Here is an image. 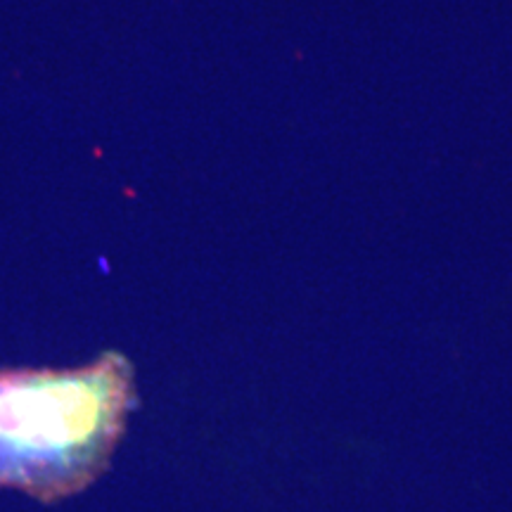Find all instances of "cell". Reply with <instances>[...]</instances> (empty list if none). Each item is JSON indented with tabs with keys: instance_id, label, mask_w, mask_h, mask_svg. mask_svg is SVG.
I'll use <instances>...</instances> for the list:
<instances>
[{
	"instance_id": "6da1fadb",
	"label": "cell",
	"mask_w": 512,
	"mask_h": 512,
	"mask_svg": "<svg viewBox=\"0 0 512 512\" xmlns=\"http://www.w3.org/2000/svg\"><path fill=\"white\" fill-rule=\"evenodd\" d=\"M133 401V366L119 354L69 370H0V486L38 501L79 494L110 465Z\"/></svg>"
}]
</instances>
